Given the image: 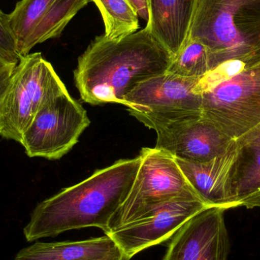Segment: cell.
I'll list each match as a JSON object with an SVG mask.
<instances>
[{
    "instance_id": "obj_10",
    "label": "cell",
    "mask_w": 260,
    "mask_h": 260,
    "mask_svg": "<svg viewBox=\"0 0 260 260\" xmlns=\"http://www.w3.org/2000/svg\"><path fill=\"white\" fill-rule=\"evenodd\" d=\"M155 148L176 158L206 162L226 154L237 140L203 115L159 125Z\"/></svg>"
},
{
    "instance_id": "obj_18",
    "label": "cell",
    "mask_w": 260,
    "mask_h": 260,
    "mask_svg": "<svg viewBox=\"0 0 260 260\" xmlns=\"http://www.w3.org/2000/svg\"><path fill=\"white\" fill-rule=\"evenodd\" d=\"M56 0H21L13 12L9 14L11 27L16 39L18 53L25 56L29 38L40 21L50 10Z\"/></svg>"
},
{
    "instance_id": "obj_25",
    "label": "cell",
    "mask_w": 260,
    "mask_h": 260,
    "mask_svg": "<svg viewBox=\"0 0 260 260\" xmlns=\"http://www.w3.org/2000/svg\"><path fill=\"white\" fill-rule=\"evenodd\" d=\"M122 260H125V259H122Z\"/></svg>"
},
{
    "instance_id": "obj_22",
    "label": "cell",
    "mask_w": 260,
    "mask_h": 260,
    "mask_svg": "<svg viewBox=\"0 0 260 260\" xmlns=\"http://www.w3.org/2000/svg\"><path fill=\"white\" fill-rule=\"evenodd\" d=\"M237 141L241 144H253V145H260V124Z\"/></svg>"
},
{
    "instance_id": "obj_2",
    "label": "cell",
    "mask_w": 260,
    "mask_h": 260,
    "mask_svg": "<svg viewBox=\"0 0 260 260\" xmlns=\"http://www.w3.org/2000/svg\"><path fill=\"white\" fill-rule=\"evenodd\" d=\"M140 163L139 156L117 160L40 203L24 229L26 240L33 242L90 227L106 234L129 194Z\"/></svg>"
},
{
    "instance_id": "obj_7",
    "label": "cell",
    "mask_w": 260,
    "mask_h": 260,
    "mask_svg": "<svg viewBox=\"0 0 260 260\" xmlns=\"http://www.w3.org/2000/svg\"><path fill=\"white\" fill-rule=\"evenodd\" d=\"M200 92L202 115L232 139L260 124V63Z\"/></svg>"
},
{
    "instance_id": "obj_15",
    "label": "cell",
    "mask_w": 260,
    "mask_h": 260,
    "mask_svg": "<svg viewBox=\"0 0 260 260\" xmlns=\"http://www.w3.org/2000/svg\"><path fill=\"white\" fill-rule=\"evenodd\" d=\"M238 144L231 182L232 200L236 207L260 208V145Z\"/></svg>"
},
{
    "instance_id": "obj_9",
    "label": "cell",
    "mask_w": 260,
    "mask_h": 260,
    "mask_svg": "<svg viewBox=\"0 0 260 260\" xmlns=\"http://www.w3.org/2000/svg\"><path fill=\"white\" fill-rule=\"evenodd\" d=\"M209 206L199 197L171 200L145 216L107 234L121 250L125 260L165 243L186 221Z\"/></svg>"
},
{
    "instance_id": "obj_1",
    "label": "cell",
    "mask_w": 260,
    "mask_h": 260,
    "mask_svg": "<svg viewBox=\"0 0 260 260\" xmlns=\"http://www.w3.org/2000/svg\"><path fill=\"white\" fill-rule=\"evenodd\" d=\"M173 57L146 26L121 39L102 35L79 56L75 83L85 103L123 105L136 85L165 73Z\"/></svg>"
},
{
    "instance_id": "obj_23",
    "label": "cell",
    "mask_w": 260,
    "mask_h": 260,
    "mask_svg": "<svg viewBox=\"0 0 260 260\" xmlns=\"http://www.w3.org/2000/svg\"><path fill=\"white\" fill-rule=\"evenodd\" d=\"M15 66L16 65H13V64L6 62L3 58L0 57V76L5 74V73H8V72L12 71Z\"/></svg>"
},
{
    "instance_id": "obj_16",
    "label": "cell",
    "mask_w": 260,
    "mask_h": 260,
    "mask_svg": "<svg viewBox=\"0 0 260 260\" xmlns=\"http://www.w3.org/2000/svg\"><path fill=\"white\" fill-rule=\"evenodd\" d=\"M91 0H56L27 41L25 56L35 46L58 38L76 14Z\"/></svg>"
},
{
    "instance_id": "obj_4",
    "label": "cell",
    "mask_w": 260,
    "mask_h": 260,
    "mask_svg": "<svg viewBox=\"0 0 260 260\" xmlns=\"http://www.w3.org/2000/svg\"><path fill=\"white\" fill-rule=\"evenodd\" d=\"M67 91L41 53L22 56L0 93V136L21 143L23 133L40 108Z\"/></svg>"
},
{
    "instance_id": "obj_5",
    "label": "cell",
    "mask_w": 260,
    "mask_h": 260,
    "mask_svg": "<svg viewBox=\"0 0 260 260\" xmlns=\"http://www.w3.org/2000/svg\"><path fill=\"white\" fill-rule=\"evenodd\" d=\"M139 156L140 166L133 186L105 235L142 218L171 200L199 197L172 154L154 147L142 148Z\"/></svg>"
},
{
    "instance_id": "obj_13",
    "label": "cell",
    "mask_w": 260,
    "mask_h": 260,
    "mask_svg": "<svg viewBox=\"0 0 260 260\" xmlns=\"http://www.w3.org/2000/svg\"><path fill=\"white\" fill-rule=\"evenodd\" d=\"M197 0H148L146 27L173 56L180 51L189 35Z\"/></svg>"
},
{
    "instance_id": "obj_19",
    "label": "cell",
    "mask_w": 260,
    "mask_h": 260,
    "mask_svg": "<svg viewBox=\"0 0 260 260\" xmlns=\"http://www.w3.org/2000/svg\"><path fill=\"white\" fill-rule=\"evenodd\" d=\"M211 71L209 51L196 40H186L166 72L185 78L202 79Z\"/></svg>"
},
{
    "instance_id": "obj_24",
    "label": "cell",
    "mask_w": 260,
    "mask_h": 260,
    "mask_svg": "<svg viewBox=\"0 0 260 260\" xmlns=\"http://www.w3.org/2000/svg\"><path fill=\"white\" fill-rule=\"evenodd\" d=\"M12 70L0 76V93L4 90L5 87H6V84H7L8 79H9V76H10Z\"/></svg>"
},
{
    "instance_id": "obj_3",
    "label": "cell",
    "mask_w": 260,
    "mask_h": 260,
    "mask_svg": "<svg viewBox=\"0 0 260 260\" xmlns=\"http://www.w3.org/2000/svg\"><path fill=\"white\" fill-rule=\"evenodd\" d=\"M186 40L206 46L211 71L228 61L260 62V0H197Z\"/></svg>"
},
{
    "instance_id": "obj_14",
    "label": "cell",
    "mask_w": 260,
    "mask_h": 260,
    "mask_svg": "<svg viewBox=\"0 0 260 260\" xmlns=\"http://www.w3.org/2000/svg\"><path fill=\"white\" fill-rule=\"evenodd\" d=\"M123 253L105 235L84 241L38 242L23 248L14 260H122Z\"/></svg>"
},
{
    "instance_id": "obj_6",
    "label": "cell",
    "mask_w": 260,
    "mask_h": 260,
    "mask_svg": "<svg viewBox=\"0 0 260 260\" xmlns=\"http://www.w3.org/2000/svg\"><path fill=\"white\" fill-rule=\"evenodd\" d=\"M198 78H185L165 72L136 85L125 96L130 115L149 129L159 125L202 115Z\"/></svg>"
},
{
    "instance_id": "obj_12",
    "label": "cell",
    "mask_w": 260,
    "mask_h": 260,
    "mask_svg": "<svg viewBox=\"0 0 260 260\" xmlns=\"http://www.w3.org/2000/svg\"><path fill=\"white\" fill-rule=\"evenodd\" d=\"M237 143L226 154L206 162L176 158L183 175L198 197L209 207L237 208L232 200L231 182L238 156Z\"/></svg>"
},
{
    "instance_id": "obj_17",
    "label": "cell",
    "mask_w": 260,
    "mask_h": 260,
    "mask_svg": "<svg viewBox=\"0 0 260 260\" xmlns=\"http://www.w3.org/2000/svg\"><path fill=\"white\" fill-rule=\"evenodd\" d=\"M99 8L107 38L121 39L138 31L139 15L129 0H91Z\"/></svg>"
},
{
    "instance_id": "obj_8",
    "label": "cell",
    "mask_w": 260,
    "mask_h": 260,
    "mask_svg": "<svg viewBox=\"0 0 260 260\" xmlns=\"http://www.w3.org/2000/svg\"><path fill=\"white\" fill-rule=\"evenodd\" d=\"M90 123L86 111L67 91L40 108L21 144L28 157L59 160L78 143Z\"/></svg>"
},
{
    "instance_id": "obj_21",
    "label": "cell",
    "mask_w": 260,
    "mask_h": 260,
    "mask_svg": "<svg viewBox=\"0 0 260 260\" xmlns=\"http://www.w3.org/2000/svg\"><path fill=\"white\" fill-rule=\"evenodd\" d=\"M136 9L139 18L148 21L149 18V6L148 0H129Z\"/></svg>"
},
{
    "instance_id": "obj_11",
    "label": "cell",
    "mask_w": 260,
    "mask_h": 260,
    "mask_svg": "<svg viewBox=\"0 0 260 260\" xmlns=\"http://www.w3.org/2000/svg\"><path fill=\"white\" fill-rule=\"evenodd\" d=\"M225 211L206 208L189 218L171 238L163 260H228L230 238Z\"/></svg>"
},
{
    "instance_id": "obj_20",
    "label": "cell",
    "mask_w": 260,
    "mask_h": 260,
    "mask_svg": "<svg viewBox=\"0 0 260 260\" xmlns=\"http://www.w3.org/2000/svg\"><path fill=\"white\" fill-rule=\"evenodd\" d=\"M0 57L9 63L17 65L21 59L16 39L11 27L9 14L0 9Z\"/></svg>"
}]
</instances>
